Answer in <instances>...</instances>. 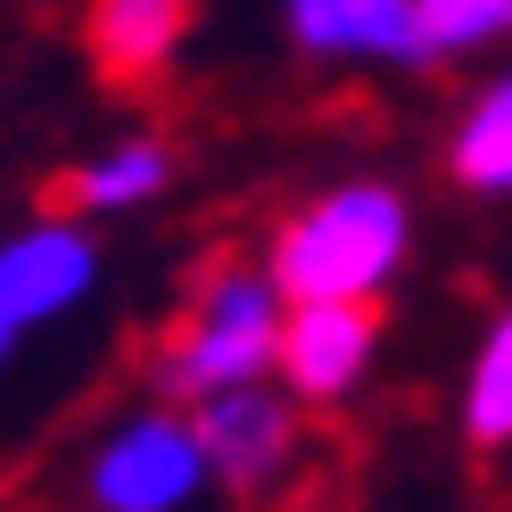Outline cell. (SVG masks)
I'll return each mask as SVG.
<instances>
[{
    "mask_svg": "<svg viewBox=\"0 0 512 512\" xmlns=\"http://www.w3.org/2000/svg\"><path fill=\"white\" fill-rule=\"evenodd\" d=\"M405 256V207L397 190L356 182L314 199L290 232L273 240V281L281 298H372Z\"/></svg>",
    "mask_w": 512,
    "mask_h": 512,
    "instance_id": "6da1fadb",
    "label": "cell"
},
{
    "mask_svg": "<svg viewBox=\"0 0 512 512\" xmlns=\"http://www.w3.org/2000/svg\"><path fill=\"white\" fill-rule=\"evenodd\" d=\"M265 364H281V281L273 273H215L207 298L166 339L157 380H166V397H215V389L256 380Z\"/></svg>",
    "mask_w": 512,
    "mask_h": 512,
    "instance_id": "7a4b0ae2",
    "label": "cell"
},
{
    "mask_svg": "<svg viewBox=\"0 0 512 512\" xmlns=\"http://www.w3.org/2000/svg\"><path fill=\"white\" fill-rule=\"evenodd\" d=\"M199 471H207L199 430L174 422V413H149L124 438H108V455L91 463V504L100 512H174V504H190Z\"/></svg>",
    "mask_w": 512,
    "mask_h": 512,
    "instance_id": "3957f363",
    "label": "cell"
},
{
    "mask_svg": "<svg viewBox=\"0 0 512 512\" xmlns=\"http://www.w3.org/2000/svg\"><path fill=\"white\" fill-rule=\"evenodd\" d=\"M380 339V298H298L281 323V372L298 397H339L356 389V372Z\"/></svg>",
    "mask_w": 512,
    "mask_h": 512,
    "instance_id": "277c9868",
    "label": "cell"
},
{
    "mask_svg": "<svg viewBox=\"0 0 512 512\" xmlns=\"http://www.w3.org/2000/svg\"><path fill=\"white\" fill-rule=\"evenodd\" d=\"M199 446H207V463L232 479V488H265V479L290 463V446H298V413L265 397L256 380H240V389H215L199 397Z\"/></svg>",
    "mask_w": 512,
    "mask_h": 512,
    "instance_id": "5b68a950",
    "label": "cell"
},
{
    "mask_svg": "<svg viewBox=\"0 0 512 512\" xmlns=\"http://www.w3.org/2000/svg\"><path fill=\"white\" fill-rule=\"evenodd\" d=\"M199 0H91L83 17V42H91V67H100L108 91H149L166 75V58L182 50Z\"/></svg>",
    "mask_w": 512,
    "mask_h": 512,
    "instance_id": "8992f818",
    "label": "cell"
},
{
    "mask_svg": "<svg viewBox=\"0 0 512 512\" xmlns=\"http://www.w3.org/2000/svg\"><path fill=\"white\" fill-rule=\"evenodd\" d=\"M83 290H91V248L75 232H34V240L0 248V356H9L17 331H34L42 314H58Z\"/></svg>",
    "mask_w": 512,
    "mask_h": 512,
    "instance_id": "52a82bcc",
    "label": "cell"
},
{
    "mask_svg": "<svg viewBox=\"0 0 512 512\" xmlns=\"http://www.w3.org/2000/svg\"><path fill=\"white\" fill-rule=\"evenodd\" d=\"M306 50H380V58H430L413 0H298Z\"/></svg>",
    "mask_w": 512,
    "mask_h": 512,
    "instance_id": "ba28073f",
    "label": "cell"
},
{
    "mask_svg": "<svg viewBox=\"0 0 512 512\" xmlns=\"http://www.w3.org/2000/svg\"><path fill=\"white\" fill-rule=\"evenodd\" d=\"M157 182H166V149L133 141V149H116V157H100V166H83V174H58L42 190V215H67V207H133V199H149Z\"/></svg>",
    "mask_w": 512,
    "mask_h": 512,
    "instance_id": "9c48e42d",
    "label": "cell"
},
{
    "mask_svg": "<svg viewBox=\"0 0 512 512\" xmlns=\"http://www.w3.org/2000/svg\"><path fill=\"white\" fill-rule=\"evenodd\" d=\"M455 182L463 190H512V75L471 108V124L455 133Z\"/></svg>",
    "mask_w": 512,
    "mask_h": 512,
    "instance_id": "30bf717a",
    "label": "cell"
},
{
    "mask_svg": "<svg viewBox=\"0 0 512 512\" xmlns=\"http://www.w3.org/2000/svg\"><path fill=\"white\" fill-rule=\"evenodd\" d=\"M463 430H471V446H479V455L512 446V314L496 323L488 356H479V372H471V397H463Z\"/></svg>",
    "mask_w": 512,
    "mask_h": 512,
    "instance_id": "8fae6325",
    "label": "cell"
},
{
    "mask_svg": "<svg viewBox=\"0 0 512 512\" xmlns=\"http://www.w3.org/2000/svg\"><path fill=\"white\" fill-rule=\"evenodd\" d=\"M413 17H422L430 58L438 50H471L488 34H512V0H413Z\"/></svg>",
    "mask_w": 512,
    "mask_h": 512,
    "instance_id": "7c38bea8",
    "label": "cell"
}]
</instances>
